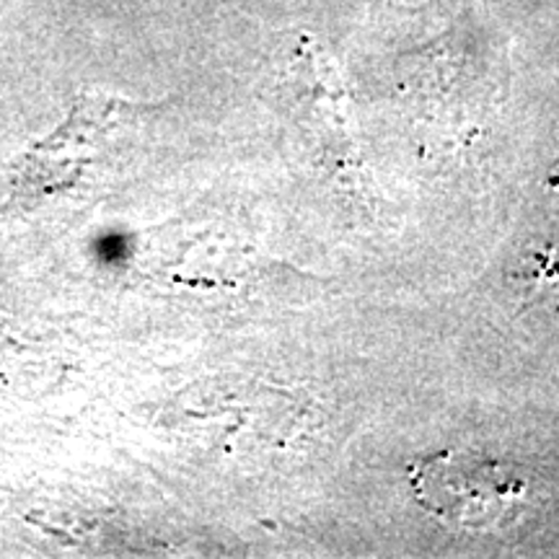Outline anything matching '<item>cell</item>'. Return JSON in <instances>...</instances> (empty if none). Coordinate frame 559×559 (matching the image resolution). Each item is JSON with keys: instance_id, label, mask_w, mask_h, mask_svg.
Wrapping results in <instances>:
<instances>
[{"instance_id": "6da1fadb", "label": "cell", "mask_w": 559, "mask_h": 559, "mask_svg": "<svg viewBox=\"0 0 559 559\" xmlns=\"http://www.w3.org/2000/svg\"><path fill=\"white\" fill-rule=\"evenodd\" d=\"M419 506L464 531L502 528L521 515L528 481L513 466L469 451H440L409 469Z\"/></svg>"}, {"instance_id": "7a4b0ae2", "label": "cell", "mask_w": 559, "mask_h": 559, "mask_svg": "<svg viewBox=\"0 0 559 559\" xmlns=\"http://www.w3.org/2000/svg\"><path fill=\"white\" fill-rule=\"evenodd\" d=\"M5 3H9V0H0V11H3V9H5Z\"/></svg>"}]
</instances>
